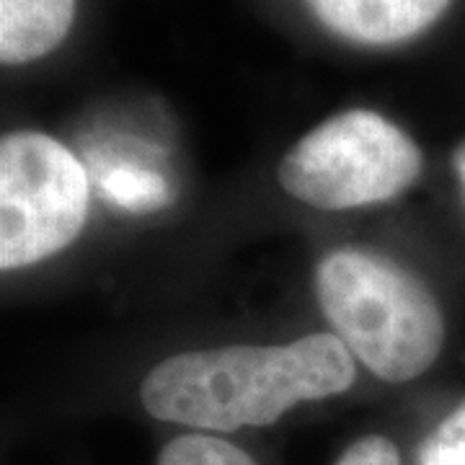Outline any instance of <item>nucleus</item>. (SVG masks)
<instances>
[{
	"label": "nucleus",
	"mask_w": 465,
	"mask_h": 465,
	"mask_svg": "<svg viewBox=\"0 0 465 465\" xmlns=\"http://www.w3.org/2000/svg\"><path fill=\"white\" fill-rule=\"evenodd\" d=\"M354 381L351 351L333 333L284 347L186 351L153 367L140 385L150 416L210 432L274 424L295 403L344 393Z\"/></svg>",
	"instance_id": "f257e3e1"
},
{
	"label": "nucleus",
	"mask_w": 465,
	"mask_h": 465,
	"mask_svg": "<svg viewBox=\"0 0 465 465\" xmlns=\"http://www.w3.org/2000/svg\"><path fill=\"white\" fill-rule=\"evenodd\" d=\"M318 300L344 347L388 382L427 372L445 341L430 287L370 251L329 253L318 266Z\"/></svg>",
	"instance_id": "f03ea898"
},
{
	"label": "nucleus",
	"mask_w": 465,
	"mask_h": 465,
	"mask_svg": "<svg viewBox=\"0 0 465 465\" xmlns=\"http://www.w3.org/2000/svg\"><path fill=\"white\" fill-rule=\"evenodd\" d=\"M421 150L391 119L349 109L321 122L280 163V183L318 210L393 200L421 173Z\"/></svg>",
	"instance_id": "7ed1b4c3"
},
{
	"label": "nucleus",
	"mask_w": 465,
	"mask_h": 465,
	"mask_svg": "<svg viewBox=\"0 0 465 465\" xmlns=\"http://www.w3.org/2000/svg\"><path fill=\"white\" fill-rule=\"evenodd\" d=\"M91 179L50 134L21 130L0 143V266L21 269L70 246L84 231Z\"/></svg>",
	"instance_id": "20e7f679"
},
{
	"label": "nucleus",
	"mask_w": 465,
	"mask_h": 465,
	"mask_svg": "<svg viewBox=\"0 0 465 465\" xmlns=\"http://www.w3.org/2000/svg\"><path fill=\"white\" fill-rule=\"evenodd\" d=\"M329 32L357 45L406 42L448 11L450 0H305Z\"/></svg>",
	"instance_id": "39448f33"
},
{
	"label": "nucleus",
	"mask_w": 465,
	"mask_h": 465,
	"mask_svg": "<svg viewBox=\"0 0 465 465\" xmlns=\"http://www.w3.org/2000/svg\"><path fill=\"white\" fill-rule=\"evenodd\" d=\"M73 18L75 0H0V60L21 65L50 54Z\"/></svg>",
	"instance_id": "423d86ee"
},
{
	"label": "nucleus",
	"mask_w": 465,
	"mask_h": 465,
	"mask_svg": "<svg viewBox=\"0 0 465 465\" xmlns=\"http://www.w3.org/2000/svg\"><path fill=\"white\" fill-rule=\"evenodd\" d=\"M94 183L109 204L127 213H150L171 202L163 173L133 161H106L94 168Z\"/></svg>",
	"instance_id": "0eeeda50"
},
{
	"label": "nucleus",
	"mask_w": 465,
	"mask_h": 465,
	"mask_svg": "<svg viewBox=\"0 0 465 465\" xmlns=\"http://www.w3.org/2000/svg\"><path fill=\"white\" fill-rule=\"evenodd\" d=\"M158 465H256L249 452L210 434H182L158 455Z\"/></svg>",
	"instance_id": "6e6552de"
},
{
	"label": "nucleus",
	"mask_w": 465,
	"mask_h": 465,
	"mask_svg": "<svg viewBox=\"0 0 465 465\" xmlns=\"http://www.w3.org/2000/svg\"><path fill=\"white\" fill-rule=\"evenodd\" d=\"M419 465H465V401L421 445Z\"/></svg>",
	"instance_id": "1a4fd4ad"
},
{
	"label": "nucleus",
	"mask_w": 465,
	"mask_h": 465,
	"mask_svg": "<svg viewBox=\"0 0 465 465\" xmlns=\"http://www.w3.org/2000/svg\"><path fill=\"white\" fill-rule=\"evenodd\" d=\"M333 465H401V458L396 445L388 437L370 434L351 442Z\"/></svg>",
	"instance_id": "9d476101"
},
{
	"label": "nucleus",
	"mask_w": 465,
	"mask_h": 465,
	"mask_svg": "<svg viewBox=\"0 0 465 465\" xmlns=\"http://www.w3.org/2000/svg\"><path fill=\"white\" fill-rule=\"evenodd\" d=\"M455 171H458V179L463 183V192H465V143L460 148L455 150Z\"/></svg>",
	"instance_id": "9b49d317"
}]
</instances>
